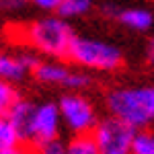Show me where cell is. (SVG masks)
<instances>
[{
	"instance_id": "6da1fadb",
	"label": "cell",
	"mask_w": 154,
	"mask_h": 154,
	"mask_svg": "<svg viewBox=\"0 0 154 154\" xmlns=\"http://www.w3.org/2000/svg\"><path fill=\"white\" fill-rule=\"evenodd\" d=\"M74 37L76 33L70 27V21L60 17L58 12H48L35 21L12 27V41L51 60H68Z\"/></svg>"
},
{
	"instance_id": "7a4b0ae2",
	"label": "cell",
	"mask_w": 154,
	"mask_h": 154,
	"mask_svg": "<svg viewBox=\"0 0 154 154\" xmlns=\"http://www.w3.org/2000/svg\"><path fill=\"white\" fill-rule=\"evenodd\" d=\"M105 109L109 115L123 119L136 130L154 125V84L113 86L105 95Z\"/></svg>"
},
{
	"instance_id": "3957f363",
	"label": "cell",
	"mask_w": 154,
	"mask_h": 154,
	"mask_svg": "<svg viewBox=\"0 0 154 154\" xmlns=\"http://www.w3.org/2000/svg\"><path fill=\"white\" fill-rule=\"evenodd\" d=\"M68 62L91 72H117L123 68V51L103 39L76 35L68 51Z\"/></svg>"
},
{
	"instance_id": "277c9868",
	"label": "cell",
	"mask_w": 154,
	"mask_h": 154,
	"mask_svg": "<svg viewBox=\"0 0 154 154\" xmlns=\"http://www.w3.org/2000/svg\"><path fill=\"white\" fill-rule=\"evenodd\" d=\"M58 107L62 113V121L68 131H72V136L93 134L101 119L95 103L82 91H66L58 99Z\"/></svg>"
},
{
	"instance_id": "5b68a950",
	"label": "cell",
	"mask_w": 154,
	"mask_h": 154,
	"mask_svg": "<svg viewBox=\"0 0 154 154\" xmlns=\"http://www.w3.org/2000/svg\"><path fill=\"white\" fill-rule=\"evenodd\" d=\"M136 134L138 130L134 125L107 113L99 119L97 128L93 130V138L101 154H134Z\"/></svg>"
},
{
	"instance_id": "8992f818",
	"label": "cell",
	"mask_w": 154,
	"mask_h": 154,
	"mask_svg": "<svg viewBox=\"0 0 154 154\" xmlns=\"http://www.w3.org/2000/svg\"><path fill=\"white\" fill-rule=\"evenodd\" d=\"M31 76L39 84H49V86H60L64 91H86L93 78L86 74L82 68H72L64 60H39L37 66L33 68Z\"/></svg>"
},
{
	"instance_id": "52a82bcc",
	"label": "cell",
	"mask_w": 154,
	"mask_h": 154,
	"mask_svg": "<svg viewBox=\"0 0 154 154\" xmlns=\"http://www.w3.org/2000/svg\"><path fill=\"white\" fill-rule=\"evenodd\" d=\"M62 113H60L58 103L43 101L35 103L33 115L27 128L25 144L31 148H39L43 144H49L54 140H60V130H62Z\"/></svg>"
},
{
	"instance_id": "ba28073f",
	"label": "cell",
	"mask_w": 154,
	"mask_h": 154,
	"mask_svg": "<svg viewBox=\"0 0 154 154\" xmlns=\"http://www.w3.org/2000/svg\"><path fill=\"white\" fill-rule=\"evenodd\" d=\"M103 14L136 33H146L154 27V12L150 8H142V6H123L121 8V6L107 4L103 6Z\"/></svg>"
},
{
	"instance_id": "9c48e42d",
	"label": "cell",
	"mask_w": 154,
	"mask_h": 154,
	"mask_svg": "<svg viewBox=\"0 0 154 154\" xmlns=\"http://www.w3.org/2000/svg\"><path fill=\"white\" fill-rule=\"evenodd\" d=\"M39 60H41L39 54L31 49L21 51V54H2L0 51V78L11 80L14 84L21 82L33 72Z\"/></svg>"
},
{
	"instance_id": "30bf717a",
	"label": "cell",
	"mask_w": 154,
	"mask_h": 154,
	"mask_svg": "<svg viewBox=\"0 0 154 154\" xmlns=\"http://www.w3.org/2000/svg\"><path fill=\"white\" fill-rule=\"evenodd\" d=\"M25 140L8 115H0V154L23 146Z\"/></svg>"
},
{
	"instance_id": "8fae6325",
	"label": "cell",
	"mask_w": 154,
	"mask_h": 154,
	"mask_svg": "<svg viewBox=\"0 0 154 154\" xmlns=\"http://www.w3.org/2000/svg\"><path fill=\"white\" fill-rule=\"evenodd\" d=\"M33 109H35V103L33 101H29V99H25V97H21L14 105H12V109L6 113L8 117H11V121L17 125V130L21 131V136H27V128H29V121H31V115H33Z\"/></svg>"
},
{
	"instance_id": "7c38bea8",
	"label": "cell",
	"mask_w": 154,
	"mask_h": 154,
	"mask_svg": "<svg viewBox=\"0 0 154 154\" xmlns=\"http://www.w3.org/2000/svg\"><path fill=\"white\" fill-rule=\"evenodd\" d=\"M93 8H95L93 0H62L58 14L64 17L66 21H72V19L86 17L88 12H93Z\"/></svg>"
},
{
	"instance_id": "4fadbf2b",
	"label": "cell",
	"mask_w": 154,
	"mask_h": 154,
	"mask_svg": "<svg viewBox=\"0 0 154 154\" xmlns=\"http://www.w3.org/2000/svg\"><path fill=\"white\" fill-rule=\"evenodd\" d=\"M66 154H101L93 134H80L72 136L66 142Z\"/></svg>"
},
{
	"instance_id": "5bb4252c",
	"label": "cell",
	"mask_w": 154,
	"mask_h": 154,
	"mask_svg": "<svg viewBox=\"0 0 154 154\" xmlns=\"http://www.w3.org/2000/svg\"><path fill=\"white\" fill-rule=\"evenodd\" d=\"M19 99H21V93L14 86V82L0 78V115H6Z\"/></svg>"
},
{
	"instance_id": "9a60e30c",
	"label": "cell",
	"mask_w": 154,
	"mask_h": 154,
	"mask_svg": "<svg viewBox=\"0 0 154 154\" xmlns=\"http://www.w3.org/2000/svg\"><path fill=\"white\" fill-rule=\"evenodd\" d=\"M134 154H154V125L138 130L134 140Z\"/></svg>"
},
{
	"instance_id": "2e32d148",
	"label": "cell",
	"mask_w": 154,
	"mask_h": 154,
	"mask_svg": "<svg viewBox=\"0 0 154 154\" xmlns=\"http://www.w3.org/2000/svg\"><path fill=\"white\" fill-rule=\"evenodd\" d=\"M33 154H66V144L54 140L49 144H43L39 148H33Z\"/></svg>"
},
{
	"instance_id": "e0dca14e",
	"label": "cell",
	"mask_w": 154,
	"mask_h": 154,
	"mask_svg": "<svg viewBox=\"0 0 154 154\" xmlns=\"http://www.w3.org/2000/svg\"><path fill=\"white\" fill-rule=\"evenodd\" d=\"M29 4L35 6L37 11H41V12L48 14V12H58L62 0H29Z\"/></svg>"
},
{
	"instance_id": "ac0fdd59",
	"label": "cell",
	"mask_w": 154,
	"mask_h": 154,
	"mask_svg": "<svg viewBox=\"0 0 154 154\" xmlns=\"http://www.w3.org/2000/svg\"><path fill=\"white\" fill-rule=\"evenodd\" d=\"M29 4V0H0V11L2 12H17L23 6Z\"/></svg>"
},
{
	"instance_id": "d6986e66",
	"label": "cell",
	"mask_w": 154,
	"mask_h": 154,
	"mask_svg": "<svg viewBox=\"0 0 154 154\" xmlns=\"http://www.w3.org/2000/svg\"><path fill=\"white\" fill-rule=\"evenodd\" d=\"M146 62H148V66L154 70V35L150 37V41H148V49H146Z\"/></svg>"
},
{
	"instance_id": "ffe728a7",
	"label": "cell",
	"mask_w": 154,
	"mask_h": 154,
	"mask_svg": "<svg viewBox=\"0 0 154 154\" xmlns=\"http://www.w3.org/2000/svg\"><path fill=\"white\" fill-rule=\"evenodd\" d=\"M4 154H33V148L27 146V144H23V146H19V148H14V150H8V152H4Z\"/></svg>"
}]
</instances>
